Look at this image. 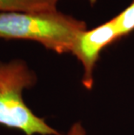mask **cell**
<instances>
[{"label": "cell", "mask_w": 134, "mask_h": 135, "mask_svg": "<svg viewBox=\"0 0 134 135\" xmlns=\"http://www.w3.org/2000/svg\"><path fill=\"white\" fill-rule=\"evenodd\" d=\"M86 24L56 11L0 12V38L31 40L58 54L71 53Z\"/></svg>", "instance_id": "obj_1"}, {"label": "cell", "mask_w": 134, "mask_h": 135, "mask_svg": "<svg viewBox=\"0 0 134 135\" xmlns=\"http://www.w3.org/2000/svg\"><path fill=\"white\" fill-rule=\"evenodd\" d=\"M36 82L35 73L24 60L0 62V125L25 135H61L25 104L24 91Z\"/></svg>", "instance_id": "obj_2"}, {"label": "cell", "mask_w": 134, "mask_h": 135, "mask_svg": "<svg viewBox=\"0 0 134 135\" xmlns=\"http://www.w3.org/2000/svg\"><path fill=\"white\" fill-rule=\"evenodd\" d=\"M120 38L113 20L104 23L92 30H85L77 37L71 53L76 57L83 66L82 84L91 90L94 84V68L104 49Z\"/></svg>", "instance_id": "obj_3"}, {"label": "cell", "mask_w": 134, "mask_h": 135, "mask_svg": "<svg viewBox=\"0 0 134 135\" xmlns=\"http://www.w3.org/2000/svg\"><path fill=\"white\" fill-rule=\"evenodd\" d=\"M59 0H0V12H41L57 10Z\"/></svg>", "instance_id": "obj_4"}, {"label": "cell", "mask_w": 134, "mask_h": 135, "mask_svg": "<svg viewBox=\"0 0 134 135\" xmlns=\"http://www.w3.org/2000/svg\"><path fill=\"white\" fill-rule=\"evenodd\" d=\"M119 37L130 34L134 31V0L129 6L112 18Z\"/></svg>", "instance_id": "obj_5"}, {"label": "cell", "mask_w": 134, "mask_h": 135, "mask_svg": "<svg viewBox=\"0 0 134 135\" xmlns=\"http://www.w3.org/2000/svg\"><path fill=\"white\" fill-rule=\"evenodd\" d=\"M66 135H86V133H85L84 126L81 125V123L76 122L71 126Z\"/></svg>", "instance_id": "obj_6"}, {"label": "cell", "mask_w": 134, "mask_h": 135, "mask_svg": "<svg viewBox=\"0 0 134 135\" xmlns=\"http://www.w3.org/2000/svg\"><path fill=\"white\" fill-rule=\"evenodd\" d=\"M88 1H89L90 3H91V4H95V3L97 2V0H88Z\"/></svg>", "instance_id": "obj_7"}]
</instances>
